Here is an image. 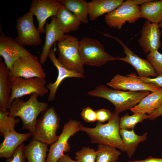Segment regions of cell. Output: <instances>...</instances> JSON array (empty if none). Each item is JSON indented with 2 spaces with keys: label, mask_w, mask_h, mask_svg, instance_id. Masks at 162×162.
<instances>
[{
  "label": "cell",
  "mask_w": 162,
  "mask_h": 162,
  "mask_svg": "<svg viewBox=\"0 0 162 162\" xmlns=\"http://www.w3.org/2000/svg\"><path fill=\"white\" fill-rule=\"evenodd\" d=\"M106 84L114 89L133 92L147 91L152 92L161 89L154 84L143 82L133 73L127 76L117 74Z\"/></svg>",
  "instance_id": "7c38bea8"
},
{
  "label": "cell",
  "mask_w": 162,
  "mask_h": 162,
  "mask_svg": "<svg viewBox=\"0 0 162 162\" xmlns=\"http://www.w3.org/2000/svg\"><path fill=\"white\" fill-rule=\"evenodd\" d=\"M140 18L159 24L162 20V0L149 1L139 6Z\"/></svg>",
  "instance_id": "cb8c5ba5"
},
{
  "label": "cell",
  "mask_w": 162,
  "mask_h": 162,
  "mask_svg": "<svg viewBox=\"0 0 162 162\" xmlns=\"http://www.w3.org/2000/svg\"><path fill=\"white\" fill-rule=\"evenodd\" d=\"M26 162H27L26 161Z\"/></svg>",
  "instance_id": "b9f144b4"
},
{
  "label": "cell",
  "mask_w": 162,
  "mask_h": 162,
  "mask_svg": "<svg viewBox=\"0 0 162 162\" xmlns=\"http://www.w3.org/2000/svg\"><path fill=\"white\" fill-rule=\"evenodd\" d=\"M38 96L37 93H33L26 101H24L22 98H16L12 101L8 109L9 115L15 118L20 117L22 123V128L27 130L32 136L35 134L38 116L48 106L47 102H39Z\"/></svg>",
  "instance_id": "6da1fadb"
},
{
  "label": "cell",
  "mask_w": 162,
  "mask_h": 162,
  "mask_svg": "<svg viewBox=\"0 0 162 162\" xmlns=\"http://www.w3.org/2000/svg\"><path fill=\"white\" fill-rule=\"evenodd\" d=\"M57 162H78L73 160L67 154H63L58 160Z\"/></svg>",
  "instance_id": "f35d334b"
},
{
  "label": "cell",
  "mask_w": 162,
  "mask_h": 162,
  "mask_svg": "<svg viewBox=\"0 0 162 162\" xmlns=\"http://www.w3.org/2000/svg\"><path fill=\"white\" fill-rule=\"evenodd\" d=\"M119 133L124 146L125 152L129 158L134 154L138 144L144 142L147 139V133L139 135L134 129L128 130L120 129Z\"/></svg>",
  "instance_id": "484cf974"
},
{
  "label": "cell",
  "mask_w": 162,
  "mask_h": 162,
  "mask_svg": "<svg viewBox=\"0 0 162 162\" xmlns=\"http://www.w3.org/2000/svg\"><path fill=\"white\" fill-rule=\"evenodd\" d=\"M112 118L104 124L98 122L96 126L89 128L81 125L80 131L85 132L91 139V142L117 148L125 152L124 146L119 133L120 118L118 113L114 111Z\"/></svg>",
  "instance_id": "7a4b0ae2"
},
{
  "label": "cell",
  "mask_w": 162,
  "mask_h": 162,
  "mask_svg": "<svg viewBox=\"0 0 162 162\" xmlns=\"http://www.w3.org/2000/svg\"><path fill=\"white\" fill-rule=\"evenodd\" d=\"M61 4L72 12L81 23H88V3L84 0H59Z\"/></svg>",
  "instance_id": "4316f807"
},
{
  "label": "cell",
  "mask_w": 162,
  "mask_h": 162,
  "mask_svg": "<svg viewBox=\"0 0 162 162\" xmlns=\"http://www.w3.org/2000/svg\"><path fill=\"white\" fill-rule=\"evenodd\" d=\"M32 136L29 133H19L15 130L10 131L4 136V140L0 144V158L7 159L11 157L17 148Z\"/></svg>",
  "instance_id": "d6986e66"
},
{
  "label": "cell",
  "mask_w": 162,
  "mask_h": 162,
  "mask_svg": "<svg viewBox=\"0 0 162 162\" xmlns=\"http://www.w3.org/2000/svg\"><path fill=\"white\" fill-rule=\"evenodd\" d=\"M123 0H93L88 3V16L92 21L112 11L122 4Z\"/></svg>",
  "instance_id": "ffe728a7"
},
{
  "label": "cell",
  "mask_w": 162,
  "mask_h": 162,
  "mask_svg": "<svg viewBox=\"0 0 162 162\" xmlns=\"http://www.w3.org/2000/svg\"><path fill=\"white\" fill-rule=\"evenodd\" d=\"M9 111L0 110V135L4 136L10 131L14 130L15 125L20 120L9 115Z\"/></svg>",
  "instance_id": "f1b7e54d"
},
{
  "label": "cell",
  "mask_w": 162,
  "mask_h": 162,
  "mask_svg": "<svg viewBox=\"0 0 162 162\" xmlns=\"http://www.w3.org/2000/svg\"><path fill=\"white\" fill-rule=\"evenodd\" d=\"M148 116L145 113H134L131 116L127 114L120 118V129L128 130L134 129L137 124L147 119Z\"/></svg>",
  "instance_id": "f546056e"
},
{
  "label": "cell",
  "mask_w": 162,
  "mask_h": 162,
  "mask_svg": "<svg viewBox=\"0 0 162 162\" xmlns=\"http://www.w3.org/2000/svg\"><path fill=\"white\" fill-rule=\"evenodd\" d=\"M33 15L28 11L16 19L17 36L14 39L22 46H38L41 43L40 33L34 24Z\"/></svg>",
  "instance_id": "30bf717a"
},
{
  "label": "cell",
  "mask_w": 162,
  "mask_h": 162,
  "mask_svg": "<svg viewBox=\"0 0 162 162\" xmlns=\"http://www.w3.org/2000/svg\"><path fill=\"white\" fill-rule=\"evenodd\" d=\"M95 111L97 120L100 123L109 121L112 118L113 114L109 110L105 109H99Z\"/></svg>",
  "instance_id": "e575fe53"
},
{
  "label": "cell",
  "mask_w": 162,
  "mask_h": 162,
  "mask_svg": "<svg viewBox=\"0 0 162 162\" xmlns=\"http://www.w3.org/2000/svg\"><path fill=\"white\" fill-rule=\"evenodd\" d=\"M140 33L138 42L144 52L148 54L152 51L158 50L161 46V31L158 24L146 21Z\"/></svg>",
  "instance_id": "2e32d148"
},
{
  "label": "cell",
  "mask_w": 162,
  "mask_h": 162,
  "mask_svg": "<svg viewBox=\"0 0 162 162\" xmlns=\"http://www.w3.org/2000/svg\"><path fill=\"white\" fill-rule=\"evenodd\" d=\"M132 162H162V158H154L150 156L145 159L132 161Z\"/></svg>",
  "instance_id": "74e56055"
},
{
  "label": "cell",
  "mask_w": 162,
  "mask_h": 162,
  "mask_svg": "<svg viewBox=\"0 0 162 162\" xmlns=\"http://www.w3.org/2000/svg\"><path fill=\"white\" fill-rule=\"evenodd\" d=\"M9 76L25 78H45L46 74L36 56L31 55L20 58L13 63Z\"/></svg>",
  "instance_id": "9c48e42d"
},
{
  "label": "cell",
  "mask_w": 162,
  "mask_h": 162,
  "mask_svg": "<svg viewBox=\"0 0 162 162\" xmlns=\"http://www.w3.org/2000/svg\"><path fill=\"white\" fill-rule=\"evenodd\" d=\"M137 76L144 82L154 84L162 88V75H158L153 78Z\"/></svg>",
  "instance_id": "d590c367"
},
{
  "label": "cell",
  "mask_w": 162,
  "mask_h": 162,
  "mask_svg": "<svg viewBox=\"0 0 162 162\" xmlns=\"http://www.w3.org/2000/svg\"><path fill=\"white\" fill-rule=\"evenodd\" d=\"M62 4L58 0H33L29 11L35 15L38 23V29L40 33L46 32L44 28L47 20L56 16Z\"/></svg>",
  "instance_id": "5bb4252c"
},
{
  "label": "cell",
  "mask_w": 162,
  "mask_h": 162,
  "mask_svg": "<svg viewBox=\"0 0 162 162\" xmlns=\"http://www.w3.org/2000/svg\"><path fill=\"white\" fill-rule=\"evenodd\" d=\"M46 38L42 50L40 57V62L41 64L45 63L51 47L56 41H60L64 38V33L58 26L56 16L52 17L50 22L46 23Z\"/></svg>",
  "instance_id": "ac0fdd59"
},
{
  "label": "cell",
  "mask_w": 162,
  "mask_h": 162,
  "mask_svg": "<svg viewBox=\"0 0 162 162\" xmlns=\"http://www.w3.org/2000/svg\"><path fill=\"white\" fill-rule=\"evenodd\" d=\"M162 115V105L158 108L148 115L147 119L150 120H154L158 117Z\"/></svg>",
  "instance_id": "8d00e7d4"
},
{
  "label": "cell",
  "mask_w": 162,
  "mask_h": 162,
  "mask_svg": "<svg viewBox=\"0 0 162 162\" xmlns=\"http://www.w3.org/2000/svg\"><path fill=\"white\" fill-rule=\"evenodd\" d=\"M56 17L58 26L64 34L77 31L81 23L72 12L62 4Z\"/></svg>",
  "instance_id": "7402d4cb"
},
{
  "label": "cell",
  "mask_w": 162,
  "mask_h": 162,
  "mask_svg": "<svg viewBox=\"0 0 162 162\" xmlns=\"http://www.w3.org/2000/svg\"><path fill=\"white\" fill-rule=\"evenodd\" d=\"M146 58L158 76L162 75V54L158 50L152 51L147 54Z\"/></svg>",
  "instance_id": "1f68e13d"
},
{
  "label": "cell",
  "mask_w": 162,
  "mask_h": 162,
  "mask_svg": "<svg viewBox=\"0 0 162 162\" xmlns=\"http://www.w3.org/2000/svg\"><path fill=\"white\" fill-rule=\"evenodd\" d=\"M160 28H162V20L158 24Z\"/></svg>",
  "instance_id": "ab89813d"
},
{
  "label": "cell",
  "mask_w": 162,
  "mask_h": 162,
  "mask_svg": "<svg viewBox=\"0 0 162 162\" xmlns=\"http://www.w3.org/2000/svg\"><path fill=\"white\" fill-rule=\"evenodd\" d=\"M162 105V88L151 92L130 110L134 113L151 114Z\"/></svg>",
  "instance_id": "44dd1931"
},
{
  "label": "cell",
  "mask_w": 162,
  "mask_h": 162,
  "mask_svg": "<svg viewBox=\"0 0 162 162\" xmlns=\"http://www.w3.org/2000/svg\"><path fill=\"white\" fill-rule=\"evenodd\" d=\"M48 57L58 71V75L56 81L53 83H49L46 85V87L49 91L48 101L51 102L54 100L58 88L64 79L69 77L84 78L85 77V76L84 74L69 70L62 64L56 57L54 49H51Z\"/></svg>",
  "instance_id": "e0dca14e"
},
{
  "label": "cell",
  "mask_w": 162,
  "mask_h": 162,
  "mask_svg": "<svg viewBox=\"0 0 162 162\" xmlns=\"http://www.w3.org/2000/svg\"><path fill=\"white\" fill-rule=\"evenodd\" d=\"M10 70L0 58V110L7 111L11 91L9 86Z\"/></svg>",
  "instance_id": "603a6c76"
},
{
  "label": "cell",
  "mask_w": 162,
  "mask_h": 162,
  "mask_svg": "<svg viewBox=\"0 0 162 162\" xmlns=\"http://www.w3.org/2000/svg\"><path fill=\"white\" fill-rule=\"evenodd\" d=\"M132 162V161H127V162Z\"/></svg>",
  "instance_id": "60d3db41"
},
{
  "label": "cell",
  "mask_w": 162,
  "mask_h": 162,
  "mask_svg": "<svg viewBox=\"0 0 162 162\" xmlns=\"http://www.w3.org/2000/svg\"><path fill=\"white\" fill-rule=\"evenodd\" d=\"M81 115L83 120L87 122H94L97 120L95 111L88 106L82 109Z\"/></svg>",
  "instance_id": "836d02e7"
},
{
  "label": "cell",
  "mask_w": 162,
  "mask_h": 162,
  "mask_svg": "<svg viewBox=\"0 0 162 162\" xmlns=\"http://www.w3.org/2000/svg\"><path fill=\"white\" fill-rule=\"evenodd\" d=\"M149 93L147 91L133 92L113 89L101 85L88 92V94L107 100L114 105V111L119 113L134 107Z\"/></svg>",
  "instance_id": "3957f363"
},
{
  "label": "cell",
  "mask_w": 162,
  "mask_h": 162,
  "mask_svg": "<svg viewBox=\"0 0 162 162\" xmlns=\"http://www.w3.org/2000/svg\"><path fill=\"white\" fill-rule=\"evenodd\" d=\"M46 84L45 78H25L9 76V86L11 92L9 106L14 99L25 95L35 93L40 96H44L49 91Z\"/></svg>",
  "instance_id": "ba28073f"
},
{
  "label": "cell",
  "mask_w": 162,
  "mask_h": 162,
  "mask_svg": "<svg viewBox=\"0 0 162 162\" xmlns=\"http://www.w3.org/2000/svg\"><path fill=\"white\" fill-rule=\"evenodd\" d=\"M79 50L84 65L101 66L108 62L117 60L105 50L103 45L98 40L89 37L79 41Z\"/></svg>",
  "instance_id": "5b68a950"
},
{
  "label": "cell",
  "mask_w": 162,
  "mask_h": 162,
  "mask_svg": "<svg viewBox=\"0 0 162 162\" xmlns=\"http://www.w3.org/2000/svg\"><path fill=\"white\" fill-rule=\"evenodd\" d=\"M150 0H128L104 17L106 24L110 28L121 29L126 22L132 23L140 18L139 6Z\"/></svg>",
  "instance_id": "52a82bcc"
},
{
  "label": "cell",
  "mask_w": 162,
  "mask_h": 162,
  "mask_svg": "<svg viewBox=\"0 0 162 162\" xmlns=\"http://www.w3.org/2000/svg\"><path fill=\"white\" fill-rule=\"evenodd\" d=\"M60 118L53 107L47 108L37 119L35 134L32 139L40 141L50 146L57 141L56 134L59 127Z\"/></svg>",
  "instance_id": "8992f818"
},
{
  "label": "cell",
  "mask_w": 162,
  "mask_h": 162,
  "mask_svg": "<svg viewBox=\"0 0 162 162\" xmlns=\"http://www.w3.org/2000/svg\"><path fill=\"white\" fill-rule=\"evenodd\" d=\"M81 124L80 122L70 119L64 124L57 141L50 146L46 162H57L64 152L69 151L70 146L68 140L71 136L80 131Z\"/></svg>",
  "instance_id": "8fae6325"
},
{
  "label": "cell",
  "mask_w": 162,
  "mask_h": 162,
  "mask_svg": "<svg viewBox=\"0 0 162 162\" xmlns=\"http://www.w3.org/2000/svg\"><path fill=\"white\" fill-rule=\"evenodd\" d=\"M31 54L11 37L2 33L0 35V56L10 70L14 62L20 58Z\"/></svg>",
  "instance_id": "9a60e30c"
},
{
  "label": "cell",
  "mask_w": 162,
  "mask_h": 162,
  "mask_svg": "<svg viewBox=\"0 0 162 162\" xmlns=\"http://www.w3.org/2000/svg\"><path fill=\"white\" fill-rule=\"evenodd\" d=\"M96 151L93 148L83 147L76 153L75 159L78 162H95Z\"/></svg>",
  "instance_id": "4dcf8cb0"
},
{
  "label": "cell",
  "mask_w": 162,
  "mask_h": 162,
  "mask_svg": "<svg viewBox=\"0 0 162 162\" xmlns=\"http://www.w3.org/2000/svg\"><path fill=\"white\" fill-rule=\"evenodd\" d=\"M24 146L23 143L20 145L12 155L7 158L5 162H26V159L24 152Z\"/></svg>",
  "instance_id": "d6a6232c"
},
{
  "label": "cell",
  "mask_w": 162,
  "mask_h": 162,
  "mask_svg": "<svg viewBox=\"0 0 162 162\" xmlns=\"http://www.w3.org/2000/svg\"><path fill=\"white\" fill-rule=\"evenodd\" d=\"M79 40L70 34L65 35L64 39L58 42L57 46L59 62L67 69L84 74V64L79 50Z\"/></svg>",
  "instance_id": "277c9868"
},
{
  "label": "cell",
  "mask_w": 162,
  "mask_h": 162,
  "mask_svg": "<svg viewBox=\"0 0 162 162\" xmlns=\"http://www.w3.org/2000/svg\"><path fill=\"white\" fill-rule=\"evenodd\" d=\"M101 33L105 36L113 38L121 45L126 56L123 57H118L117 60L124 61L131 65L136 70L139 76L150 78L158 76L152 66L147 60L143 59L134 53L118 37L112 36L107 33Z\"/></svg>",
  "instance_id": "4fadbf2b"
},
{
  "label": "cell",
  "mask_w": 162,
  "mask_h": 162,
  "mask_svg": "<svg viewBox=\"0 0 162 162\" xmlns=\"http://www.w3.org/2000/svg\"><path fill=\"white\" fill-rule=\"evenodd\" d=\"M116 148L102 144H99L96 151L95 162H116L121 153Z\"/></svg>",
  "instance_id": "83f0119b"
},
{
  "label": "cell",
  "mask_w": 162,
  "mask_h": 162,
  "mask_svg": "<svg viewBox=\"0 0 162 162\" xmlns=\"http://www.w3.org/2000/svg\"><path fill=\"white\" fill-rule=\"evenodd\" d=\"M48 145L38 140L32 139L24 151L27 162H46Z\"/></svg>",
  "instance_id": "d4e9b609"
}]
</instances>
